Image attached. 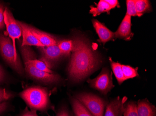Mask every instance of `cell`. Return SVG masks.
<instances>
[{
  "label": "cell",
  "mask_w": 156,
  "mask_h": 116,
  "mask_svg": "<svg viewBox=\"0 0 156 116\" xmlns=\"http://www.w3.org/2000/svg\"><path fill=\"white\" fill-rule=\"evenodd\" d=\"M73 41L74 47L67 71L70 79L79 82L98 68L100 61L86 38L75 36Z\"/></svg>",
  "instance_id": "cell-1"
},
{
  "label": "cell",
  "mask_w": 156,
  "mask_h": 116,
  "mask_svg": "<svg viewBox=\"0 0 156 116\" xmlns=\"http://www.w3.org/2000/svg\"><path fill=\"white\" fill-rule=\"evenodd\" d=\"M20 96L33 110L44 111L49 107V96L44 88L40 86L28 88L20 93Z\"/></svg>",
  "instance_id": "cell-2"
},
{
  "label": "cell",
  "mask_w": 156,
  "mask_h": 116,
  "mask_svg": "<svg viewBox=\"0 0 156 116\" xmlns=\"http://www.w3.org/2000/svg\"><path fill=\"white\" fill-rule=\"evenodd\" d=\"M0 53L5 61L20 75H23L24 70L19 58L13 47L9 36L0 33Z\"/></svg>",
  "instance_id": "cell-3"
},
{
  "label": "cell",
  "mask_w": 156,
  "mask_h": 116,
  "mask_svg": "<svg viewBox=\"0 0 156 116\" xmlns=\"http://www.w3.org/2000/svg\"><path fill=\"white\" fill-rule=\"evenodd\" d=\"M75 98L82 104L94 116H104L107 102L97 96L88 93L77 94Z\"/></svg>",
  "instance_id": "cell-4"
},
{
  "label": "cell",
  "mask_w": 156,
  "mask_h": 116,
  "mask_svg": "<svg viewBox=\"0 0 156 116\" xmlns=\"http://www.w3.org/2000/svg\"><path fill=\"white\" fill-rule=\"evenodd\" d=\"M87 82L91 87L105 95L114 87L112 80V72L105 68L95 78L89 79Z\"/></svg>",
  "instance_id": "cell-5"
},
{
  "label": "cell",
  "mask_w": 156,
  "mask_h": 116,
  "mask_svg": "<svg viewBox=\"0 0 156 116\" xmlns=\"http://www.w3.org/2000/svg\"><path fill=\"white\" fill-rule=\"evenodd\" d=\"M25 69L27 74L34 79L45 84L57 83L61 81V77L53 73L42 71L32 66L26 60H24Z\"/></svg>",
  "instance_id": "cell-6"
},
{
  "label": "cell",
  "mask_w": 156,
  "mask_h": 116,
  "mask_svg": "<svg viewBox=\"0 0 156 116\" xmlns=\"http://www.w3.org/2000/svg\"><path fill=\"white\" fill-rule=\"evenodd\" d=\"M4 20L9 36L12 39L13 47L16 52V40L20 39L22 35L21 28L18 25L17 21L13 17L12 13L7 8H6L4 10Z\"/></svg>",
  "instance_id": "cell-7"
},
{
  "label": "cell",
  "mask_w": 156,
  "mask_h": 116,
  "mask_svg": "<svg viewBox=\"0 0 156 116\" xmlns=\"http://www.w3.org/2000/svg\"><path fill=\"white\" fill-rule=\"evenodd\" d=\"M58 44L39 48L42 53V61L44 62L50 69L52 68L54 63L58 61L63 56Z\"/></svg>",
  "instance_id": "cell-8"
},
{
  "label": "cell",
  "mask_w": 156,
  "mask_h": 116,
  "mask_svg": "<svg viewBox=\"0 0 156 116\" xmlns=\"http://www.w3.org/2000/svg\"><path fill=\"white\" fill-rule=\"evenodd\" d=\"M131 16L126 15L117 31L115 33V39L130 41L134 35L131 31Z\"/></svg>",
  "instance_id": "cell-9"
},
{
  "label": "cell",
  "mask_w": 156,
  "mask_h": 116,
  "mask_svg": "<svg viewBox=\"0 0 156 116\" xmlns=\"http://www.w3.org/2000/svg\"><path fill=\"white\" fill-rule=\"evenodd\" d=\"M92 22L95 31L99 36L98 41L102 43L103 45H105L107 42L114 41L115 39V33L109 30L103 23L95 19L92 20Z\"/></svg>",
  "instance_id": "cell-10"
},
{
  "label": "cell",
  "mask_w": 156,
  "mask_h": 116,
  "mask_svg": "<svg viewBox=\"0 0 156 116\" xmlns=\"http://www.w3.org/2000/svg\"><path fill=\"white\" fill-rule=\"evenodd\" d=\"M126 97L121 99L119 97L112 100L107 105L104 116H122Z\"/></svg>",
  "instance_id": "cell-11"
},
{
  "label": "cell",
  "mask_w": 156,
  "mask_h": 116,
  "mask_svg": "<svg viewBox=\"0 0 156 116\" xmlns=\"http://www.w3.org/2000/svg\"><path fill=\"white\" fill-rule=\"evenodd\" d=\"M18 25L20 26L22 30V35H23V41L21 46H36L40 47H44L38 40L35 37L30 30L29 26L25 23H22L17 21Z\"/></svg>",
  "instance_id": "cell-12"
},
{
  "label": "cell",
  "mask_w": 156,
  "mask_h": 116,
  "mask_svg": "<svg viewBox=\"0 0 156 116\" xmlns=\"http://www.w3.org/2000/svg\"><path fill=\"white\" fill-rule=\"evenodd\" d=\"M29 29L31 33L44 47L52 46L58 43V41L53 36L41 32L30 26H29Z\"/></svg>",
  "instance_id": "cell-13"
},
{
  "label": "cell",
  "mask_w": 156,
  "mask_h": 116,
  "mask_svg": "<svg viewBox=\"0 0 156 116\" xmlns=\"http://www.w3.org/2000/svg\"><path fill=\"white\" fill-rule=\"evenodd\" d=\"M138 116H156V108L147 99L140 100L137 104Z\"/></svg>",
  "instance_id": "cell-14"
},
{
  "label": "cell",
  "mask_w": 156,
  "mask_h": 116,
  "mask_svg": "<svg viewBox=\"0 0 156 116\" xmlns=\"http://www.w3.org/2000/svg\"><path fill=\"white\" fill-rule=\"evenodd\" d=\"M71 103L75 116H94L78 99L71 98Z\"/></svg>",
  "instance_id": "cell-15"
},
{
  "label": "cell",
  "mask_w": 156,
  "mask_h": 116,
  "mask_svg": "<svg viewBox=\"0 0 156 116\" xmlns=\"http://www.w3.org/2000/svg\"><path fill=\"white\" fill-rule=\"evenodd\" d=\"M90 14H92L93 16H97L102 13H107L109 14L110 10V6L105 0H101L98 4H96V7L93 6H90Z\"/></svg>",
  "instance_id": "cell-16"
},
{
  "label": "cell",
  "mask_w": 156,
  "mask_h": 116,
  "mask_svg": "<svg viewBox=\"0 0 156 116\" xmlns=\"http://www.w3.org/2000/svg\"><path fill=\"white\" fill-rule=\"evenodd\" d=\"M135 7L137 16L141 17L144 14L151 11L150 2L148 0H135Z\"/></svg>",
  "instance_id": "cell-17"
},
{
  "label": "cell",
  "mask_w": 156,
  "mask_h": 116,
  "mask_svg": "<svg viewBox=\"0 0 156 116\" xmlns=\"http://www.w3.org/2000/svg\"><path fill=\"white\" fill-rule=\"evenodd\" d=\"M109 60L113 73L117 79L118 84L121 85L124 81H126L122 68V64L118 62L113 61L111 58H110Z\"/></svg>",
  "instance_id": "cell-18"
},
{
  "label": "cell",
  "mask_w": 156,
  "mask_h": 116,
  "mask_svg": "<svg viewBox=\"0 0 156 116\" xmlns=\"http://www.w3.org/2000/svg\"><path fill=\"white\" fill-rule=\"evenodd\" d=\"M58 48L63 56H68L72 52L74 47L73 40H65L58 42Z\"/></svg>",
  "instance_id": "cell-19"
},
{
  "label": "cell",
  "mask_w": 156,
  "mask_h": 116,
  "mask_svg": "<svg viewBox=\"0 0 156 116\" xmlns=\"http://www.w3.org/2000/svg\"><path fill=\"white\" fill-rule=\"evenodd\" d=\"M124 116H138L137 112V104L135 102L129 101L124 104Z\"/></svg>",
  "instance_id": "cell-20"
},
{
  "label": "cell",
  "mask_w": 156,
  "mask_h": 116,
  "mask_svg": "<svg viewBox=\"0 0 156 116\" xmlns=\"http://www.w3.org/2000/svg\"><path fill=\"white\" fill-rule=\"evenodd\" d=\"M122 68L126 80L129 78H134L139 75L137 72L138 68H135L128 65H122Z\"/></svg>",
  "instance_id": "cell-21"
},
{
  "label": "cell",
  "mask_w": 156,
  "mask_h": 116,
  "mask_svg": "<svg viewBox=\"0 0 156 116\" xmlns=\"http://www.w3.org/2000/svg\"><path fill=\"white\" fill-rule=\"evenodd\" d=\"M127 12L126 15L130 16H136V9L135 7V0H127L126 1Z\"/></svg>",
  "instance_id": "cell-22"
},
{
  "label": "cell",
  "mask_w": 156,
  "mask_h": 116,
  "mask_svg": "<svg viewBox=\"0 0 156 116\" xmlns=\"http://www.w3.org/2000/svg\"><path fill=\"white\" fill-rule=\"evenodd\" d=\"M12 97V95L10 92L7 91L5 89L0 88V103L8 100Z\"/></svg>",
  "instance_id": "cell-23"
},
{
  "label": "cell",
  "mask_w": 156,
  "mask_h": 116,
  "mask_svg": "<svg viewBox=\"0 0 156 116\" xmlns=\"http://www.w3.org/2000/svg\"><path fill=\"white\" fill-rule=\"evenodd\" d=\"M4 10L5 9L3 5L0 4V30H2L6 27L4 23Z\"/></svg>",
  "instance_id": "cell-24"
},
{
  "label": "cell",
  "mask_w": 156,
  "mask_h": 116,
  "mask_svg": "<svg viewBox=\"0 0 156 116\" xmlns=\"http://www.w3.org/2000/svg\"><path fill=\"white\" fill-rule=\"evenodd\" d=\"M106 2L110 6V8L112 9L115 8L116 7L119 8L120 7L119 2L117 0H105Z\"/></svg>",
  "instance_id": "cell-25"
},
{
  "label": "cell",
  "mask_w": 156,
  "mask_h": 116,
  "mask_svg": "<svg viewBox=\"0 0 156 116\" xmlns=\"http://www.w3.org/2000/svg\"><path fill=\"white\" fill-rule=\"evenodd\" d=\"M21 116H38L37 114V111L33 110L29 111L27 108L25 109L23 111V113Z\"/></svg>",
  "instance_id": "cell-26"
},
{
  "label": "cell",
  "mask_w": 156,
  "mask_h": 116,
  "mask_svg": "<svg viewBox=\"0 0 156 116\" xmlns=\"http://www.w3.org/2000/svg\"><path fill=\"white\" fill-rule=\"evenodd\" d=\"M6 78L5 71L2 68V67L0 65V84L3 82Z\"/></svg>",
  "instance_id": "cell-27"
},
{
  "label": "cell",
  "mask_w": 156,
  "mask_h": 116,
  "mask_svg": "<svg viewBox=\"0 0 156 116\" xmlns=\"http://www.w3.org/2000/svg\"><path fill=\"white\" fill-rule=\"evenodd\" d=\"M56 116H70V115L66 109L63 108L59 111Z\"/></svg>",
  "instance_id": "cell-28"
},
{
  "label": "cell",
  "mask_w": 156,
  "mask_h": 116,
  "mask_svg": "<svg viewBox=\"0 0 156 116\" xmlns=\"http://www.w3.org/2000/svg\"><path fill=\"white\" fill-rule=\"evenodd\" d=\"M8 107V104L7 102H2L0 103V114L5 111Z\"/></svg>",
  "instance_id": "cell-29"
}]
</instances>
